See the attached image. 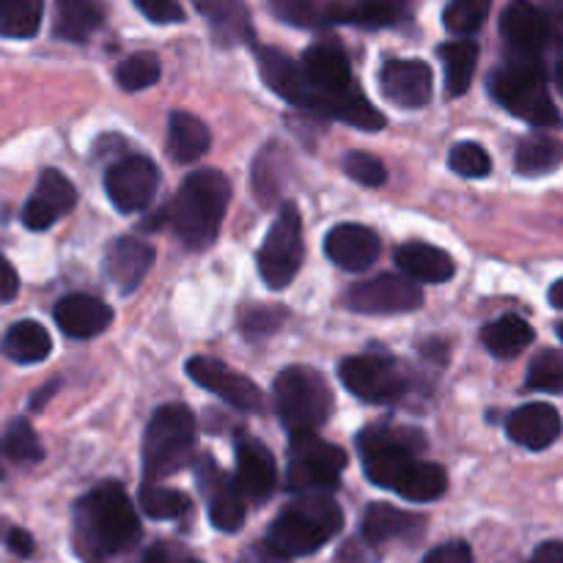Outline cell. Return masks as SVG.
I'll use <instances>...</instances> for the list:
<instances>
[{"label":"cell","mask_w":563,"mask_h":563,"mask_svg":"<svg viewBox=\"0 0 563 563\" xmlns=\"http://www.w3.org/2000/svg\"><path fill=\"white\" fill-rule=\"evenodd\" d=\"M258 71L278 97L311 113L346 121L366 132H379L385 115L352 82V66L339 44L319 42L306 49L302 66L275 47L258 49Z\"/></svg>","instance_id":"6da1fadb"},{"label":"cell","mask_w":563,"mask_h":563,"mask_svg":"<svg viewBox=\"0 0 563 563\" xmlns=\"http://www.w3.org/2000/svg\"><path fill=\"white\" fill-rule=\"evenodd\" d=\"M363 471L368 482L416 504H432L449 489V476L434 462L416 460L412 432L372 427L357 438Z\"/></svg>","instance_id":"7a4b0ae2"},{"label":"cell","mask_w":563,"mask_h":563,"mask_svg":"<svg viewBox=\"0 0 563 563\" xmlns=\"http://www.w3.org/2000/svg\"><path fill=\"white\" fill-rule=\"evenodd\" d=\"M231 201V185L220 170L203 168L185 179L168 207V220L179 240L192 251L212 245Z\"/></svg>","instance_id":"3957f363"},{"label":"cell","mask_w":563,"mask_h":563,"mask_svg":"<svg viewBox=\"0 0 563 563\" xmlns=\"http://www.w3.org/2000/svg\"><path fill=\"white\" fill-rule=\"evenodd\" d=\"M77 533L97 555H115L137 542L141 522L121 484H99L77 504Z\"/></svg>","instance_id":"277c9868"},{"label":"cell","mask_w":563,"mask_h":563,"mask_svg":"<svg viewBox=\"0 0 563 563\" xmlns=\"http://www.w3.org/2000/svg\"><path fill=\"white\" fill-rule=\"evenodd\" d=\"M344 526L339 504L324 493H311L286 506L267 531V542L280 553L297 559L322 550Z\"/></svg>","instance_id":"5b68a950"},{"label":"cell","mask_w":563,"mask_h":563,"mask_svg":"<svg viewBox=\"0 0 563 563\" xmlns=\"http://www.w3.org/2000/svg\"><path fill=\"white\" fill-rule=\"evenodd\" d=\"M489 91L511 115L533 126H555L561 121L559 108L550 97L548 77L537 58H517L500 66L489 77Z\"/></svg>","instance_id":"8992f818"},{"label":"cell","mask_w":563,"mask_h":563,"mask_svg":"<svg viewBox=\"0 0 563 563\" xmlns=\"http://www.w3.org/2000/svg\"><path fill=\"white\" fill-rule=\"evenodd\" d=\"M275 412L289 434L317 432L333 412V390L328 379L308 366H291L275 377Z\"/></svg>","instance_id":"52a82bcc"},{"label":"cell","mask_w":563,"mask_h":563,"mask_svg":"<svg viewBox=\"0 0 563 563\" xmlns=\"http://www.w3.org/2000/svg\"><path fill=\"white\" fill-rule=\"evenodd\" d=\"M196 418L185 405H165L152 416L143 438V473L148 482L170 476L190 462Z\"/></svg>","instance_id":"ba28073f"},{"label":"cell","mask_w":563,"mask_h":563,"mask_svg":"<svg viewBox=\"0 0 563 563\" xmlns=\"http://www.w3.org/2000/svg\"><path fill=\"white\" fill-rule=\"evenodd\" d=\"M344 467V449H339L333 443H324L313 432L291 434L289 467H286V487L291 493H330V489L339 487Z\"/></svg>","instance_id":"9c48e42d"},{"label":"cell","mask_w":563,"mask_h":563,"mask_svg":"<svg viewBox=\"0 0 563 563\" xmlns=\"http://www.w3.org/2000/svg\"><path fill=\"white\" fill-rule=\"evenodd\" d=\"M306 258L302 245V220L297 203H284L267 240L258 247V273L269 289H286L297 278Z\"/></svg>","instance_id":"30bf717a"},{"label":"cell","mask_w":563,"mask_h":563,"mask_svg":"<svg viewBox=\"0 0 563 563\" xmlns=\"http://www.w3.org/2000/svg\"><path fill=\"white\" fill-rule=\"evenodd\" d=\"M339 377L357 399L372 401V405H388L405 396L407 379L388 355L366 352V355H352L341 361Z\"/></svg>","instance_id":"8fae6325"},{"label":"cell","mask_w":563,"mask_h":563,"mask_svg":"<svg viewBox=\"0 0 563 563\" xmlns=\"http://www.w3.org/2000/svg\"><path fill=\"white\" fill-rule=\"evenodd\" d=\"M423 302V291L418 289V280L407 275H377L374 280L352 286L346 295V306L357 313H372V317H388V313L418 311Z\"/></svg>","instance_id":"7c38bea8"},{"label":"cell","mask_w":563,"mask_h":563,"mask_svg":"<svg viewBox=\"0 0 563 563\" xmlns=\"http://www.w3.org/2000/svg\"><path fill=\"white\" fill-rule=\"evenodd\" d=\"M157 185V165L141 154L119 159L115 165H110L108 176H104V190H108L110 203L124 214L143 212L154 201Z\"/></svg>","instance_id":"4fadbf2b"},{"label":"cell","mask_w":563,"mask_h":563,"mask_svg":"<svg viewBox=\"0 0 563 563\" xmlns=\"http://www.w3.org/2000/svg\"><path fill=\"white\" fill-rule=\"evenodd\" d=\"M187 374H190L192 383H198L201 388H207L209 394H214L218 399H223L225 405H231L234 410L242 412H258L264 405V396L258 390L256 383H251L242 374H234L223 361L218 357H192L187 363Z\"/></svg>","instance_id":"5bb4252c"},{"label":"cell","mask_w":563,"mask_h":563,"mask_svg":"<svg viewBox=\"0 0 563 563\" xmlns=\"http://www.w3.org/2000/svg\"><path fill=\"white\" fill-rule=\"evenodd\" d=\"M500 33L520 58H537L553 36V22L531 0H511L500 16Z\"/></svg>","instance_id":"9a60e30c"},{"label":"cell","mask_w":563,"mask_h":563,"mask_svg":"<svg viewBox=\"0 0 563 563\" xmlns=\"http://www.w3.org/2000/svg\"><path fill=\"white\" fill-rule=\"evenodd\" d=\"M77 203V190L60 170L47 168L38 176V185L22 207V223L31 231H44L69 214Z\"/></svg>","instance_id":"2e32d148"},{"label":"cell","mask_w":563,"mask_h":563,"mask_svg":"<svg viewBox=\"0 0 563 563\" xmlns=\"http://www.w3.org/2000/svg\"><path fill=\"white\" fill-rule=\"evenodd\" d=\"M379 86L385 99L407 110H418L429 104L434 88V77L429 64L418 58H394L385 60L379 71Z\"/></svg>","instance_id":"e0dca14e"},{"label":"cell","mask_w":563,"mask_h":563,"mask_svg":"<svg viewBox=\"0 0 563 563\" xmlns=\"http://www.w3.org/2000/svg\"><path fill=\"white\" fill-rule=\"evenodd\" d=\"M236 487L253 504H262L278 487V467L275 456L264 443L242 438L236 443Z\"/></svg>","instance_id":"ac0fdd59"},{"label":"cell","mask_w":563,"mask_h":563,"mask_svg":"<svg viewBox=\"0 0 563 563\" xmlns=\"http://www.w3.org/2000/svg\"><path fill=\"white\" fill-rule=\"evenodd\" d=\"M379 251H383V245H379L377 231L357 223L335 225L324 240V253H328L330 262L339 264L341 269H350V273H363V269L372 267L379 258Z\"/></svg>","instance_id":"d6986e66"},{"label":"cell","mask_w":563,"mask_h":563,"mask_svg":"<svg viewBox=\"0 0 563 563\" xmlns=\"http://www.w3.org/2000/svg\"><path fill=\"white\" fill-rule=\"evenodd\" d=\"M201 487L207 493L212 526L223 533L240 531L245 522V495L240 493L236 482L225 478V473L207 460L201 467Z\"/></svg>","instance_id":"ffe728a7"},{"label":"cell","mask_w":563,"mask_h":563,"mask_svg":"<svg viewBox=\"0 0 563 563\" xmlns=\"http://www.w3.org/2000/svg\"><path fill=\"white\" fill-rule=\"evenodd\" d=\"M152 267L154 247L148 245V242L137 240V236H119V240L108 247V256H104V273H108L110 284H113L121 295L135 291Z\"/></svg>","instance_id":"44dd1931"},{"label":"cell","mask_w":563,"mask_h":563,"mask_svg":"<svg viewBox=\"0 0 563 563\" xmlns=\"http://www.w3.org/2000/svg\"><path fill=\"white\" fill-rule=\"evenodd\" d=\"M506 432L522 449L544 451L561 438L563 421L555 407L537 401V405H526L511 412L506 421Z\"/></svg>","instance_id":"7402d4cb"},{"label":"cell","mask_w":563,"mask_h":563,"mask_svg":"<svg viewBox=\"0 0 563 563\" xmlns=\"http://www.w3.org/2000/svg\"><path fill=\"white\" fill-rule=\"evenodd\" d=\"M55 322L69 339H93L113 322L108 302L91 295H69L55 306Z\"/></svg>","instance_id":"603a6c76"},{"label":"cell","mask_w":563,"mask_h":563,"mask_svg":"<svg viewBox=\"0 0 563 563\" xmlns=\"http://www.w3.org/2000/svg\"><path fill=\"white\" fill-rule=\"evenodd\" d=\"M396 264L407 278L418 280V284H445L456 273L454 258L427 242H405L396 251Z\"/></svg>","instance_id":"cb8c5ba5"},{"label":"cell","mask_w":563,"mask_h":563,"mask_svg":"<svg viewBox=\"0 0 563 563\" xmlns=\"http://www.w3.org/2000/svg\"><path fill=\"white\" fill-rule=\"evenodd\" d=\"M104 20V9L99 0H55V36L64 42H88L93 31H99Z\"/></svg>","instance_id":"d4e9b609"},{"label":"cell","mask_w":563,"mask_h":563,"mask_svg":"<svg viewBox=\"0 0 563 563\" xmlns=\"http://www.w3.org/2000/svg\"><path fill=\"white\" fill-rule=\"evenodd\" d=\"M209 143H212V135H209L207 124L201 119H196L192 113H185V110L170 113L168 154L176 163H196V159H201L209 152Z\"/></svg>","instance_id":"484cf974"},{"label":"cell","mask_w":563,"mask_h":563,"mask_svg":"<svg viewBox=\"0 0 563 563\" xmlns=\"http://www.w3.org/2000/svg\"><path fill=\"white\" fill-rule=\"evenodd\" d=\"M0 350L9 361L22 363V366H31V363H42L44 357L53 350V341H49V333L33 319H25V322H16L5 330L3 341H0Z\"/></svg>","instance_id":"4316f807"},{"label":"cell","mask_w":563,"mask_h":563,"mask_svg":"<svg viewBox=\"0 0 563 563\" xmlns=\"http://www.w3.org/2000/svg\"><path fill=\"white\" fill-rule=\"evenodd\" d=\"M482 344L495 357H517L533 344V328L517 313H504L482 330Z\"/></svg>","instance_id":"83f0119b"},{"label":"cell","mask_w":563,"mask_h":563,"mask_svg":"<svg viewBox=\"0 0 563 563\" xmlns=\"http://www.w3.org/2000/svg\"><path fill=\"white\" fill-rule=\"evenodd\" d=\"M421 522V517L396 509V506L372 504L366 509V515H363V539L368 544H385L390 539H399L405 533L416 531Z\"/></svg>","instance_id":"f1b7e54d"},{"label":"cell","mask_w":563,"mask_h":563,"mask_svg":"<svg viewBox=\"0 0 563 563\" xmlns=\"http://www.w3.org/2000/svg\"><path fill=\"white\" fill-rule=\"evenodd\" d=\"M440 58H443L445 69V86H449L451 97H460L471 88L473 75H476L478 64V44L471 38H456V42H445L440 47Z\"/></svg>","instance_id":"f546056e"},{"label":"cell","mask_w":563,"mask_h":563,"mask_svg":"<svg viewBox=\"0 0 563 563\" xmlns=\"http://www.w3.org/2000/svg\"><path fill=\"white\" fill-rule=\"evenodd\" d=\"M563 163V143L555 141V137L542 135H528L526 141L520 143L515 157L517 174L522 176H544L550 170H555Z\"/></svg>","instance_id":"4dcf8cb0"},{"label":"cell","mask_w":563,"mask_h":563,"mask_svg":"<svg viewBox=\"0 0 563 563\" xmlns=\"http://www.w3.org/2000/svg\"><path fill=\"white\" fill-rule=\"evenodd\" d=\"M401 11L388 5L385 0H330L328 20L350 22L363 27H383L399 20Z\"/></svg>","instance_id":"1f68e13d"},{"label":"cell","mask_w":563,"mask_h":563,"mask_svg":"<svg viewBox=\"0 0 563 563\" xmlns=\"http://www.w3.org/2000/svg\"><path fill=\"white\" fill-rule=\"evenodd\" d=\"M209 25L214 27L223 42H236V38L251 36V20H247V9L242 0H192Z\"/></svg>","instance_id":"d6a6232c"},{"label":"cell","mask_w":563,"mask_h":563,"mask_svg":"<svg viewBox=\"0 0 563 563\" xmlns=\"http://www.w3.org/2000/svg\"><path fill=\"white\" fill-rule=\"evenodd\" d=\"M44 0H0V36L33 38L42 27Z\"/></svg>","instance_id":"836d02e7"},{"label":"cell","mask_w":563,"mask_h":563,"mask_svg":"<svg viewBox=\"0 0 563 563\" xmlns=\"http://www.w3.org/2000/svg\"><path fill=\"white\" fill-rule=\"evenodd\" d=\"M0 454H3V460L31 465V462H42L44 449L31 423L25 418H16V421L9 423L3 440H0Z\"/></svg>","instance_id":"e575fe53"},{"label":"cell","mask_w":563,"mask_h":563,"mask_svg":"<svg viewBox=\"0 0 563 563\" xmlns=\"http://www.w3.org/2000/svg\"><path fill=\"white\" fill-rule=\"evenodd\" d=\"M141 506L152 520H176L190 511V498L179 489L159 487V484H143Z\"/></svg>","instance_id":"d590c367"},{"label":"cell","mask_w":563,"mask_h":563,"mask_svg":"<svg viewBox=\"0 0 563 563\" xmlns=\"http://www.w3.org/2000/svg\"><path fill=\"white\" fill-rule=\"evenodd\" d=\"M115 80L124 91H143L159 80V60L152 53H135L124 58L115 69Z\"/></svg>","instance_id":"8d00e7d4"},{"label":"cell","mask_w":563,"mask_h":563,"mask_svg":"<svg viewBox=\"0 0 563 563\" xmlns=\"http://www.w3.org/2000/svg\"><path fill=\"white\" fill-rule=\"evenodd\" d=\"M489 5H493V0H451L443 14L445 27L456 36H471L484 25Z\"/></svg>","instance_id":"74e56055"},{"label":"cell","mask_w":563,"mask_h":563,"mask_svg":"<svg viewBox=\"0 0 563 563\" xmlns=\"http://www.w3.org/2000/svg\"><path fill=\"white\" fill-rule=\"evenodd\" d=\"M528 390H544V394H563V355L555 350L542 352L533 357L526 379Z\"/></svg>","instance_id":"f35d334b"},{"label":"cell","mask_w":563,"mask_h":563,"mask_svg":"<svg viewBox=\"0 0 563 563\" xmlns=\"http://www.w3.org/2000/svg\"><path fill=\"white\" fill-rule=\"evenodd\" d=\"M267 5L278 20L297 27H317L328 22V5H319V0H267Z\"/></svg>","instance_id":"ab89813d"},{"label":"cell","mask_w":563,"mask_h":563,"mask_svg":"<svg viewBox=\"0 0 563 563\" xmlns=\"http://www.w3.org/2000/svg\"><path fill=\"white\" fill-rule=\"evenodd\" d=\"M449 168L454 174L465 176V179H482V176H487L493 170V159H489L487 148L482 143L465 141L451 148Z\"/></svg>","instance_id":"60d3db41"},{"label":"cell","mask_w":563,"mask_h":563,"mask_svg":"<svg viewBox=\"0 0 563 563\" xmlns=\"http://www.w3.org/2000/svg\"><path fill=\"white\" fill-rule=\"evenodd\" d=\"M344 170L350 179H355L357 185H363V187H379V185H385V179H388V170H385V165L379 163L374 154H366V152L346 154Z\"/></svg>","instance_id":"b9f144b4"},{"label":"cell","mask_w":563,"mask_h":563,"mask_svg":"<svg viewBox=\"0 0 563 563\" xmlns=\"http://www.w3.org/2000/svg\"><path fill=\"white\" fill-rule=\"evenodd\" d=\"M135 5L141 9L143 16H148L152 22H159V25L185 20V9L176 0H135Z\"/></svg>","instance_id":"7bdbcfd3"},{"label":"cell","mask_w":563,"mask_h":563,"mask_svg":"<svg viewBox=\"0 0 563 563\" xmlns=\"http://www.w3.org/2000/svg\"><path fill=\"white\" fill-rule=\"evenodd\" d=\"M280 319H284V313L275 311V308H256V311H251L242 319V330H245L251 339H258V335H267L273 333V330H278Z\"/></svg>","instance_id":"ee69618b"},{"label":"cell","mask_w":563,"mask_h":563,"mask_svg":"<svg viewBox=\"0 0 563 563\" xmlns=\"http://www.w3.org/2000/svg\"><path fill=\"white\" fill-rule=\"evenodd\" d=\"M423 563H473V550L465 542H449L434 548Z\"/></svg>","instance_id":"f6af8a7d"},{"label":"cell","mask_w":563,"mask_h":563,"mask_svg":"<svg viewBox=\"0 0 563 563\" xmlns=\"http://www.w3.org/2000/svg\"><path fill=\"white\" fill-rule=\"evenodd\" d=\"M240 563H289V555H284L269 542H256L240 555Z\"/></svg>","instance_id":"bcb514c9"},{"label":"cell","mask_w":563,"mask_h":563,"mask_svg":"<svg viewBox=\"0 0 563 563\" xmlns=\"http://www.w3.org/2000/svg\"><path fill=\"white\" fill-rule=\"evenodd\" d=\"M16 291H20V278H16V269L5 262V256L0 253V302L14 300Z\"/></svg>","instance_id":"7dc6e473"},{"label":"cell","mask_w":563,"mask_h":563,"mask_svg":"<svg viewBox=\"0 0 563 563\" xmlns=\"http://www.w3.org/2000/svg\"><path fill=\"white\" fill-rule=\"evenodd\" d=\"M5 544H9L11 553L20 555V559H27V555L33 553V537L27 531H22V528H11V531L5 533Z\"/></svg>","instance_id":"c3c4849f"},{"label":"cell","mask_w":563,"mask_h":563,"mask_svg":"<svg viewBox=\"0 0 563 563\" xmlns=\"http://www.w3.org/2000/svg\"><path fill=\"white\" fill-rule=\"evenodd\" d=\"M528 563H563V542H544L539 544L537 553Z\"/></svg>","instance_id":"681fc988"},{"label":"cell","mask_w":563,"mask_h":563,"mask_svg":"<svg viewBox=\"0 0 563 563\" xmlns=\"http://www.w3.org/2000/svg\"><path fill=\"white\" fill-rule=\"evenodd\" d=\"M58 385H60V383H49V385H44V388L38 390V394L33 396V399H31V410H42V407L47 405L49 396L55 394V388H58Z\"/></svg>","instance_id":"f907efd6"},{"label":"cell","mask_w":563,"mask_h":563,"mask_svg":"<svg viewBox=\"0 0 563 563\" xmlns=\"http://www.w3.org/2000/svg\"><path fill=\"white\" fill-rule=\"evenodd\" d=\"M143 563H170L168 548H163V544H154V548L143 555Z\"/></svg>","instance_id":"816d5d0a"},{"label":"cell","mask_w":563,"mask_h":563,"mask_svg":"<svg viewBox=\"0 0 563 563\" xmlns=\"http://www.w3.org/2000/svg\"><path fill=\"white\" fill-rule=\"evenodd\" d=\"M550 302L563 311V278L559 280V284H553V289H550Z\"/></svg>","instance_id":"f5cc1de1"},{"label":"cell","mask_w":563,"mask_h":563,"mask_svg":"<svg viewBox=\"0 0 563 563\" xmlns=\"http://www.w3.org/2000/svg\"><path fill=\"white\" fill-rule=\"evenodd\" d=\"M555 82H559V91L563 93V58L559 60V66H555Z\"/></svg>","instance_id":"db71d44e"},{"label":"cell","mask_w":563,"mask_h":563,"mask_svg":"<svg viewBox=\"0 0 563 563\" xmlns=\"http://www.w3.org/2000/svg\"><path fill=\"white\" fill-rule=\"evenodd\" d=\"M385 3H388V5H394V9H399V11H401V5H405L407 0H385Z\"/></svg>","instance_id":"11a10c76"},{"label":"cell","mask_w":563,"mask_h":563,"mask_svg":"<svg viewBox=\"0 0 563 563\" xmlns=\"http://www.w3.org/2000/svg\"><path fill=\"white\" fill-rule=\"evenodd\" d=\"M5 476V467H3V454H0V478Z\"/></svg>","instance_id":"9f6ffc18"},{"label":"cell","mask_w":563,"mask_h":563,"mask_svg":"<svg viewBox=\"0 0 563 563\" xmlns=\"http://www.w3.org/2000/svg\"><path fill=\"white\" fill-rule=\"evenodd\" d=\"M559 339H561V341H563V322H561V324H559Z\"/></svg>","instance_id":"6f0895ef"},{"label":"cell","mask_w":563,"mask_h":563,"mask_svg":"<svg viewBox=\"0 0 563 563\" xmlns=\"http://www.w3.org/2000/svg\"><path fill=\"white\" fill-rule=\"evenodd\" d=\"M185 563H201V561H185Z\"/></svg>","instance_id":"680465c9"}]
</instances>
